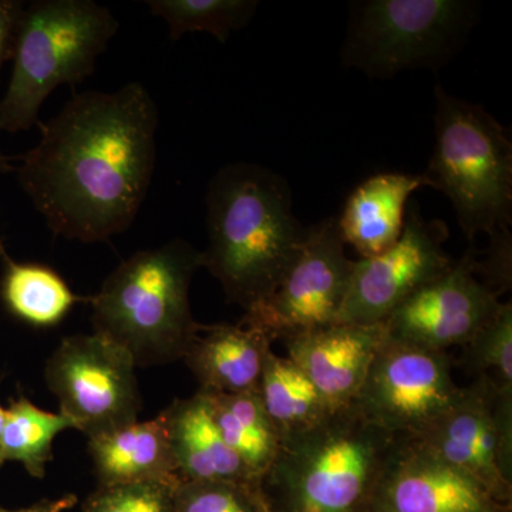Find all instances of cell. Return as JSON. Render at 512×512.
<instances>
[{
  "label": "cell",
  "mask_w": 512,
  "mask_h": 512,
  "mask_svg": "<svg viewBox=\"0 0 512 512\" xmlns=\"http://www.w3.org/2000/svg\"><path fill=\"white\" fill-rule=\"evenodd\" d=\"M39 126L18 173L50 231L86 244L126 231L156 165L158 110L146 87L77 94Z\"/></svg>",
  "instance_id": "cell-1"
},
{
  "label": "cell",
  "mask_w": 512,
  "mask_h": 512,
  "mask_svg": "<svg viewBox=\"0 0 512 512\" xmlns=\"http://www.w3.org/2000/svg\"><path fill=\"white\" fill-rule=\"evenodd\" d=\"M292 204L285 178L262 165L228 164L211 180L202 268L245 312L278 288L301 251L308 227Z\"/></svg>",
  "instance_id": "cell-2"
},
{
  "label": "cell",
  "mask_w": 512,
  "mask_h": 512,
  "mask_svg": "<svg viewBox=\"0 0 512 512\" xmlns=\"http://www.w3.org/2000/svg\"><path fill=\"white\" fill-rule=\"evenodd\" d=\"M399 440L355 406L284 437L262 480L272 512H369Z\"/></svg>",
  "instance_id": "cell-3"
},
{
  "label": "cell",
  "mask_w": 512,
  "mask_h": 512,
  "mask_svg": "<svg viewBox=\"0 0 512 512\" xmlns=\"http://www.w3.org/2000/svg\"><path fill=\"white\" fill-rule=\"evenodd\" d=\"M201 251L183 239L137 252L92 298L94 333L126 349L137 367L183 360L200 323L192 318V276Z\"/></svg>",
  "instance_id": "cell-4"
},
{
  "label": "cell",
  "mask_w": 512,
  "mask_h": 512,
  "mask_svg": "<svg viewBox=\"0 0 512 512\" xmlns=\"http://www.w3.org/2000/svg\"><path fill=\"white\" fill-rule=\"evenodd\" d=\"M119 30L116 16L93 0H37L23 6L13 45V69L0 100V131L19 133L39 123L53 90L94 72Z\"/></svg>",
  "instance_id": "cell-5"
},
{
  "label": "cell",
  "mask_w": 512,
  "mask_h": 512,
  "mask_svg": "<svg viewBox=\"0 0 512 512\" xmlns=\"http://www.w3.org/2000/svg\"><path fill=\"white\" fill-rule=\"evenodd\" d=\"M436 146L427 178L447 195L468 241L510 231L512 144L484 107L457 99L437 84Z\"/></svg>",
  "instance_id": "cell-6"
},
{
  "label": "cell",
  "mask_w": 512,
  "mask_h": 512,
  "mask_svg": "<svg viewBox=\"0 0 512 512\" xmlns=\"http://www.w3.org/2000/svg\"><path fill=\"white\" fill-rule=\"evenodd\" d=\"M478 20L466 0H369L352 6L342 62L372 79L437 69L460 52Z\"/></svg>",
  "instance_id": "cell-7"
},
{
  "label": "cell",
  "mask_w": 512,
  "mask_h": 512,
  "mask_svg": "<svg viewBox=\"0 0 512 512\" xmlns=\"http://www.w3.org/2000/svg\"><path fill=\"white\" fill-rule=\"evenodd\" d=\"M136 363L104 336L74 335L60 343L46 365V383L60 413L87 439L138 420L141 394Z\"/></svg>",
  "instance_id": "cell-8"
},
{
  "label": "cell",
  "mask_w": 512,
  "mask_h": 512,
  "mask_svg": "<svg viewBox=\"0 0 512 512\" xmlns=\"http://www.w3.org/2000/svg\"><path fill=\"white\" fill-rule=\"evenodd\" d=\"M451 369L447 352L386 336L353 406L397 439H419L460 396Z\"/></svg>",
  "instance_id": "cell-9"
},
{
  "label": "cell",
  "mask_w": 512,
  "mask_h": 512,
  "mask_svg": "<svg viewBox=\"0 0 512 512\" xmlns=\"http://www.w3.org/2000/svg\"><path fill=\"white\" fill-rule=\"evenodd\" d=\"M338 218L306 228L301 251L285 278L264 302L245 312L242 325L274 342L338 323L355 261L345 252Z\"/></svg>",
  "instance_id": "cell-10"
},
{
  "label": "cell",
  "mask_w": 512,
  "mask_h": 512,
  "mask_svg": "<svg viewBox=\"0 0 512 512\" xmlns=\"http://www.w3.org/2000/svg\"><path fill=\"white\" fill-rule=\"evenodd\" d=\"M447 463L466 471L501 503L512 504V387L477 376L419 437Z\"/></svg>",
  "instance_id": "cell-11"
},
{
  "label": "cell",
  "mask_w": 512,
  "mask_h": 512,
  "mask_svg": "<svg viewBox=\"0 0 512 512\" xmlns=\"http://www.w3.org/2000/svg\"><path fill=\"white\" fill-rule=\"evenodd\" d=\"M448 235L446 222L426 220L410 201L399 241L383 254L355 261L338 323H382L413 293L446 274L454 264L444 251Z\"/></svg>",
  "instance_id": "cell-12"
},
{
  "label": "cell",
  "mask_w": 512,
  "mask_h": 512,
  "mask_svg": "<svg viewBox=\"0 0 512 512\" xmlns=\"http://www.w3.org/2000/svg\"><path fill=\"white\" fill-rule=\"evenodd\" d=\"M477 275V256L467 252L383 320L387 338L440 352L466 346L501 306L500 293Z\"/></svg>",
  "instance_id": "cell-13"
},
{
  "label": "cell",
  "mask_w": 512,
  "mask_h": 512,
  "mask_svg": "<svg viewBox=\"0 0 512 512\" xmlns=\"http://www.w3.org/2000/svg\"><path fill=\"white\" fill-rule=\"evenodd\" d=\"M511 507L419 440L400 439L369 512H512Z\"/></svg>",
  "instance_id": "cell-14"
},
{
  "label": "cell",
  "mask_w": 512,
  "mask_h": 512,
  "mask_svg": "<svg viewBox=\"0 0 512 512\" xmlns=\"http://www.w3.org/2000/svg\"><path fill=\"white\" fill-rule=\"evenodd\" d=\"M383 323H335L285 340L288 357L309 377L332 412L355 404L380 346Z\"/></svg>",
  "instance_id": "cell-15"
},
{
  "label": "cell",
  "mask_w": 512,
  "mask_h": 512,
  "mask_svg": "<svg viewBox=\"0 0 512 512\" xmlns=\"http://www.w3.org/2000/svg\"><path fill=\"white\" fill-rule=\"evenodd\" d=\"M175 473L181 481H235L262 485L222 439L207 396L198 390L164 410Z\"/></svg>",
  "instance_id": "cell-16"
},
{
  "label": "cell",
  "mask_w": 512,
  "mask_h": 512,
  "mask_svg": "<svg viewBox=\"0 0 512 512\" xmlns=\"http://www.w3.org/2000/svg\"><path fill=\"white\" fill-rule=\"evenodd\" d=\"M272 340L251 326H201L183 357L200 390L237 394L258 389Z\"/></svg>",
  "instance_id": "cell-17"
},
{
  "label": "cell",
  "mask_w": 512,
  "mask_h": 512,
  "mask_svg": "<svg viewBox=\"0 0 512 512\" xmlns=\"http://www.w3.org/2000/svg\"><path fill=\"white\" fill-rule=\"evenodd\" d=\"M423 187L433 188L426 174L383 173L367 178L350 194L338 218L345 244L362 258L392 248L403 232L407 202Z\"/></svg>",
  "instance_id": "cell-18"
},
{
  "label": "cell",
  "mask_w": 512,
  "mask_h": 512,
  "mask_svg": "<svg viewBox=\"0 0 512 512\" xmlns=\"http://www.w3.org/2000/svg\"><path fill=\"white\" fill-rule=\"evenodd\" d=\"M89 451L101 487L180 480L163 413L92 437Z\"/></svg>",
  "instance_id": "cell-19"
},
{
  "label": "cell",
  "mask_w": 512,
  "mask_h": 512,
  "mask_svg": "<svg viewBox=\"0 0 512 512\" xmlns=\"http://www.w3.org/2000/svg\"><path fill=\"white\" fill-rule=\"evenodd\" d=\"M201 392L207 396L222 439L262 484L278 454L281 439L262 406L258 389L237 394Z\"/></svg>",
  "instance_id": "cell-20"
},
{
  "label": "cell",
  "mask_w": 512,
  "mask_h": 512,
  "mask_svg": "<svg viewBox=\"0 0 512 512\" xmlns=\"http://www.w3.org/2000/svg\"><path fill=\"white\" fill-rule=\"evenodd\" d=\"M0 258L5 262L2 299L16 318L35 328H53L82 298L49 266L13 261L0 241Z\"/></svg>",
  "instance_id": "cell-21"
},
{
  "label": "cell",
  "mask_w": 512,
  "mask_h": 512,
  "mask_svg": "<svg viewBox=\"0 0 512 512\" xmlns=\"http://www.w3.org/2000/svg\"><path fill=\"white\" fill-rule=\"evenodd\" d=\"M258 393L279 439L311 429L333 413L309 377L274 352L266 357Z\"/></svg>",
  "instance_id": "cell-22"
},
{
  "label": "cell",
  "mask_w": 512,
  "mask_h": 512,
  "mask_svg": "<svg viewBox=\"0 0 512 512\" xmlns=\"http://www.w3.org/2000/svg\"><path fill=\"white\" fill-rule=\"evenodd\" d=\"M74 429V423L62 413L39 409L26 397L10 402L5 409L2 433V461L22 464L30 476L43 478L52 461L53 443L63 431Z\"/></svg>",
  "instance_id": "cell-23"
},
{
  "label": "cell",
  "mask_w": 512,
  "mask_h": 512,
  "mask_svg": "<svg viewBox=\"0 0 512 512\" xmlns=\"http://www.w3.org/2000/svg\"><path fill=\"white\" fill-rule=\"evenodd\" d=\"M148 8L163 19L173 40L185 33L207 32L225 43L254 18L255 0H148Z\"/></svg>",
  "instance_id": "cell-24"
},
{
  "label": "cell",
  "mask_w": 512,
  "mask_h": 512,
  "mask_svg": "<svg viewBox=\"0 0 512 512\" xmlns=\"http://www.w3.org/2000/svg\"><path fill=\"white\" fill-rule=\"evenodd\" d=\"M173 512H272L262 485L235 481H180Z\"/></svg>",
  "instance_id": "cell-25"
},
{
  "label": "cell",
  "mask_w": 512,
  "mask_h": 512,
  "mask_svg": "<svg viewBox=\"0 0 512 512\" xmlns=\"http://www.w3.org/2000/svg\"><path fill=\"white\" fill-rule=\"evenodd\" d=\"M461 366L512 387V305L501 303L493 318L464 346Z\"/></svg>",
  "instance_id": "cell-26"
},
{
  "label": "cell",
  "mask_w": 512,
  "mask_h": 512,
  "mask_svg": "<svg viewBox=\"0 0 512 512\" xmlns=\"http://www.w3.org/2000/svg\"><path fill=\"white\" fill-rule=\"evenodd\" d=\"M180 481H141L101 487L90 498L84 512H173L174 488Z\"/></svg>",
  "instance_id": "cell-27"
},
{
  "label": "cell",
  "mask_w": 512,
  "mask_h": 512,
  "mask_svg": "<svg viewBox=\"0 0 512 512\" xmlns=\"http://www.w3.org/2000/svg\"><path fill=\"white\" fill-rule=\"evenodd\" d=\"M25 3L19 0H0V72L3 64L12 59L16 28Z\"/></svg>",
  "instance_id": "cell-28"
},
{
  "label": "cell",
  "mask_w": 512,
  "mask_h": 512,
  "mask_svg": "<svg viewBox=\"0 0 512 512\" xmlns=\"http://www.w3.org/2000/svg\"><path fill=\"white\" fill-rule=\"evenodd\" d=\"M77 503L76 495L67 494L55 500H43L32 507L22 508V510H8L0 507V512H66L73 508Z\"/></svg>",
  "instance_id": "cell-29"
},
{
  "label": "cell",
  "mask_w": 512,
  "mask_h": 512,
  "mask_svg": "<svg viewBox=\"0 0 512 512\" xmlns=\"http://www.w3.org/2000/svg\"><path fill=\"white\" fill-rule=\"evenodd\" d=\"M12 170L13 167L9 163V157H6L5 154L2 153V150H0V174L9 173V171Z\"/></svg>",
  "instance_id": "cell-30"
},
{
  "label": "cell",
  "mask_w": 512,
  "mask_h": 512,
  "mask_svg": "<svg viewBox=\"0 0 512 512\" xmlns=\"http://www.w3.org/2000/svg\"><path fill=\"white\" fill-rule=\"evenodd\" d=\"M3 426H5V409H3L2 406H0V467L3 466V461H2V433H3Z\"/></svg>",
  "instance_id": "cell-31"
}]
</instances>
